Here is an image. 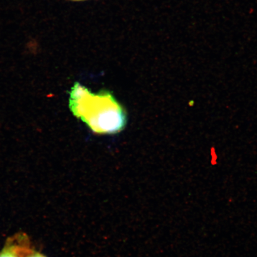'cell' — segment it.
<instances>
[{
    "instance_id": "6da1fadb",
    "label": "cell",
    "mask_w": 257,
    "mask_h": 257,
    "mask_svg": "<svg viewBox=\"0 0 257 257\" xmlns=\"http://www.w3.org/2000/svg\"><path fill=\"white\" fill-rule=\"evenodd\" d=\"M69 107L96 134H116L126 124V112L110 92L93 93L78 82L70 91Z\"/></svg>"
},
{
    "instance_id": "7a4b0ae2",
    "label": "cell",
    "mask_w": 257,
    "mask_h": 257,
    "mask_svg": "<svg viewBox=\"0 0 257 257\" xmlns=\"http://www.w3.org/2000/svg\"><path fill=\"white\" fill-rule=\"evenodd\" d=\"M18 243L15 242V240L9 243L0 252V257H27L33 252L28 243L24 246L21 245L20 242Z\"/></svg>"
},
{
    "instance_id": "3957f363",
    "label": "cell",
    "mask_w": 257,
    "mask_h": 257,
    "mask_svg": "<svg viewBox=\"0 0 257 257\" xmlns=\"http://www.w3.org/2000/svg\"><path fill=\"white\" fill-rule=\"evenodd\" d=\"M27 257H46V256H45L44 255L41 254V253H40L33 252H32L31 253H30V254L28 256H27Z\"/></svg>"
},
{
    "instance_id": "277c9868",
    "label": "cell",
    "mask_w": 257,
    "mask_h": 257,
    "mask_svg": "<svg viewBox=\"0 0 257 257\" xmlns=\"http://www.w3.org/2000/svg\"><path fill=\"white\" fill-rule=\"evenodd\" d=\"M72 1L79 2V1H83V0H72Z\"/></svg>"
}]
</instances>
